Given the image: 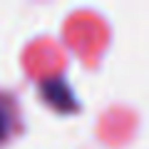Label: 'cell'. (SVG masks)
<instances>
[{
    "instance_id": "obj_1",
    "label": "cell",
    "mask_w": 149,
    "mask_h": 149,
    "mask_svg": "<svg viewBox=\"0 0 149 149\" xmlns=\"http://www.w3.org/2000/svg\"><path fill=\"white\" fill-rule=\"evenodd\" d=\"M17 124H20V114H17L15 100L0 92V144H5L15 134Z\"/></svg>"
}]
</instances>
